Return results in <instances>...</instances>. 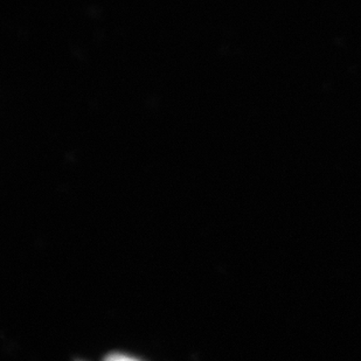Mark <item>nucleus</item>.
I'll use <instances>...</instances> for the list:
<instances>
[{
  "label": "nucleus",
  "mask_w": 361,
  "mask_h": 361,
  "mask_svg": "<svg viewBox=\"0 0 361 361\" xmlns=\"http://www.w3.org/2000/svg\"><path fill=\"white\" fill-rule=\"evenodd\" d=\"M104 361H140L138 359L133 358L129 355H111L109 357H106Z\"/></svg>",
  "instance_id": "nucleus-1"
}]
</instances>
